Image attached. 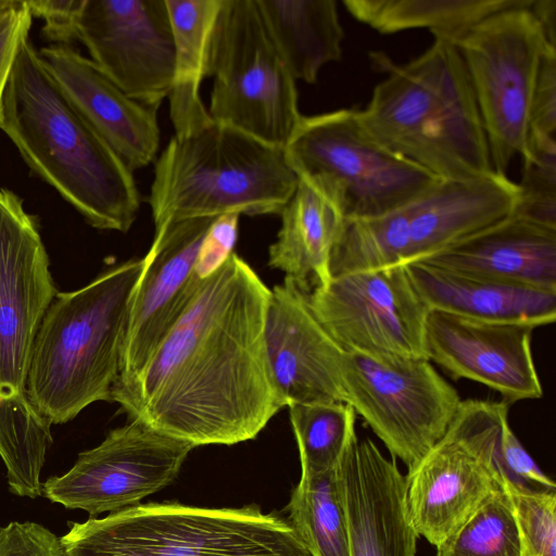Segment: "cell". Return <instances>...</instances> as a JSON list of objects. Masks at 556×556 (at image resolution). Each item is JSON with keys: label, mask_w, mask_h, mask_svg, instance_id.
Listing matches in <instances>:
<instances>
[{"label": "cell", "mask_w": 556, "mask_h": 556, "mask_svg": "<svg viewBox=\"0 0 556 556\" xmlns=\"http://www.w3.org/2000/svg\"><path fill=\"white\" fill-rule=\"evenodd\" d=\"M143 258L101 274L87 286L56 292L35 338L27 396L50 425L73 420L99 401H112L129 302Z\"/></svg>", "instance_id": "5b68a950"}, {"label": "cell", "mask_w": 556, "mask_h": 556, "mask_svg": "<svg viewBox=\"0 0 556 556\" xmlns=\"http://www.w3.org/2000/svg\"><path fill=\"white\" fill-rule=\"evenodd\" d=\"M285 152L298 177L323 178L340 190L348 219L379 216L439 180L377 142L356 109L302 115Z\"/></svg>", "instance_id": "7c38bea8"}, {"label": "cell", "mask_w": 556, "mask_h": 556, "mask_svg": "<svg viewBox=\"0 0 556 556\" xmlns=\"http://www.w3.org/2000/svg\"><path fill=\"white\" fill-rule=\"evenodd\" d=\"M528 324L490 321L430 311L429 361L454 379H468L498 392L511 405L540 399L542 384L533 362Z\"/></svg>", "instance_id": "ac0fdd59"}, {"label": "cell", "mask_w": 556, "mask_h": 556, "mask_svg": "<svg viewBox=\"0 0 556 556\" xmlns=\"http://www.w3.org/2000/svg\"><path fill=\"white\" fill-rule=\"evenodd\" d=\"M298 181L285 148L212 121L169 140L155 162L148 202L157 232L188 218L279 215Z\"/></svg>", "instance_id": "8992f818"}, {"label": "cell", "mask_w": 556, "mask_h": 556, "mask_svg": "<svg viewBox=\"0 0 556 556\" xmlns=\"http://www.w3.org/2000/svg\"><path fill=\"white\" fill-rule=\"evenodd\" d=\"M501 486L509 500L522 548L531 556H556V490L531 488L504 469Z\"/></svg>", "instance_id": "4dcf8cb0"}, {"label": "cell", "mask_w": 556, "mask_h": 556, "mask_svg": "<svg viewBox=\"0 0 556 556\" xmlns=\"http://www.w3.org/2000/svg\"><path fill=\"white\" fill-rule=\"evenodd\" d=\"M337 467L301 477L286 507L287 520L313 556H350Z\"/></svg>", "instance_id": "83f0119b"}, {"label": "cell", "mask_w": 556, "mask_h": 556, "mask_svg": "<svg viewBox=\"0 0 556 556\" xmlns=\"http://www.w3.org/2000/svg\"><path fill=\"white\" fill-rule=\"evenodd\" d=\"M498 458L503 469L513 479L556 490L554 481L543 473L515 435L509 426L508 416L503 418L501 425Z\"/></svg>", "instance_id": "74e56055"}, {"label": "cell", "mask_w": 556, "mask_h": 556, "mask_svg": "<svg viewBox=\"0 0 556 556\" xmlns=\"http://www.w3.org/2000/svg\"><path fill=\"white\" fill-rule=\"evenodd\" d=\"M293 78L314 84L342 55L344 31L334 0H257Z\"/></svg>", "instance_id": "484cf974"}, {"label": "cell", "mask_w": 556, "mask_h": 556, "mask_svg": "<svg viewBox=\"0 0 556 556\" xmlns=\"http://www.w3.org/2000/svg\"><path fill=\"white\" fill-rule=\"evenodd\" d=\"M288 407L300 453L301 477L334 469L357 439L353 407L345 403H295Z\"/></svg>", "instance_id": "f1b7e54d"}, {"label": "cell", "mask_w": 556, "mask_h": 556, "mask_svg": "<svg viewBox=\"0 0 556 556\" xmlns=\"http://www.w3.org/2000/svg\"><path fill=\"white\" fill-rule=\"evenodd\" d=\"M265 342L271 377L285 406L345 403L343 350L312 313L306 292L287 277L271 289Z\"/></svg>", "instance_id": "d6986e66"}, {"label": "cell", "mask_w": 556, "mask_h": 556, "mask_svg": "<svg viewBox=\"0 0 556 556\" xmlns=\"http://www.w3.org/2000/svg\"><path fill=\"white\" fill-rule=\"evenodd\" d=\"M66 556H313L287 518L258 506L149 503L74 522Z\"/></svg>", "instance_id": "52a82bcc"}, {"label": "cell", "mask_w": 556, "mask_h": 556, "mask_svg": "<svg viewBox=\"0 0 556 556\" xmlns=\"http://www.w3.org/2000/svg\"><path fill=\"white\" fill-rule=\"evenodd\" d=\"M31 16L43 21L42 33L52 45H65L77 40V26L84 0H31L26 1Z\"/></svg>", "instance_id": "d590c367"}, {"label": "cell", "mask_w": 556, "mask_h": 556, "mask_svg": "<svg viewBox=\"0 0 556 556\" xmlns=\"http://www.w3.org/2000/svg\"><path fill=\"white\" fill-rule=\"evenodd\" d=\"M350 556H416L406 480L369 439H355L338 467Z\"/></svg>", "instance_id": "ffe728a7"}, {"label": "cell", "mask_w": 556, "mask_h": 556, "mask_svg": "<svg viewBox=\"0 0 556 556\" xmlns=\"http://www.w3.org/2000/svg\"><path fill=\"white\" fill-rule=\"evenodd\" d=\"M279 215L281 227L268 264L304 292L327 283L331 253L346 219L340 190L323 178L299 177Z\"/></svg>", "instance_id": "603a6c76"}, {"label": "cell", "mask_w": 556, "mask_h": 556, "mask_svg": "<svg viewBox=\"0 0 556 556\" xmlns=\"http://www.w3.org/2000/svg\"><path fill=\"white\" fill-rule=\"evenodd\" d=\"M531 0H343L357 21L382 34L428 28L434 38L456 42L490 15Z\"/></svg>", "instance_id": "4316f807"}, {"label": "cell", "mask_w": 556, "mask_h": 556, "mask_svg": "<svg viewBox=\"0 0 556 556\" xmlns=\"http://www.w3.org/2000/svg\"><path fill=\"white\" fill-rule=\"evenodd\" d=\"M194 447L134 418L42 483V495L92 516L130 508L170 484Z\"/></svg>", "instance_id": "9a60e30c"}, {"label": "cell", "mask_w": 556, "mask_h": 556, "mask_svg": "<svg viewBox=\"0 0 556 556\" xmlns=\"http://www.w3.org/2000/svg\"><path fill=\"white\" fill-rule=\"evenodd\" d=\"M175 66L168 94L169 115L177 137L199 131L213 119L200 98L208 77L211 52L223 0H166Z\"/></svg>", "instance_id": "d4e9b609"}, {"label": "cell", "mask_w": 556, "mask_h": 556, "mask_svg": "<svg viewBox=\"0 0 556 556\" xmlns=\"http://www.w3.org/2000/svg\"><path fill=\"white\" fill-rule=\"evenodd\" d=\"M508 409L503 401H462L445 433L408 469V515L417 534L433 546L501 489L498 438Z\"/></svg>", "instance_id": "30bf717a"}, {"label": "cell", "mask_w": 556, "mask_h": 556, "mask_svg": "<svg viewBox=\"0 0 556 556\" xmlns=\"http://www.w3.org/2000/svg\"><path fill=\"white\" fill-rule=\"evenodd\" d=\"M38 53L66 99L132 172L154 161L160 146L156 109L128 97L72 46L50 45Z\"/></svg>", "instance_id": "44dd1931"}, {"label": "cell", "mask_w": 556, "mask_h": 556, "mask_svg": "<svg viewBox=\"0 0 556 556\" xmlns=\"http://www.w3.org/2000/svg\"><path fill=\"white\" fill-rule=\"evenodd\" d=\"M521 556H531L527 551L522 548Z\"/></svg>", "instance_id": "f35d334b"}, {"label": "cell", "mask_w": 556, "mask_h": 556, "mask_svg": "<svg viewBox=\"0 0 556 556\" xmlns=\"http://www.w3.org/2000/svg\"><path fill=\"white\" fill-rule=\"evenodd\" d=\"M429 311L541 327L556 318V291L468 275L418 261L405 265Z\"/></svg>", "instance_id": "cb8c5ba5"}, {"label": "cell", "mask_w": 556, "mask_h": 556, "mask_svg": "<svg viewBox=\"0 0 556 556\" xmlns=\"http://www.w3.org/2000/svg\"><path fill=\"white\" fill-rule=\"evenodd\" d=\"M341 383L345 403L407 469L441 439L463 401L424 358L343 351Z\"/></svg>", "instance_id": "4fadbf2b"}, {"label": "cell", "mask_w": 556, "mask_h": 556, "mask_svg": "<svg viewBox=\"0 0 556 556\" xmlns=\"http://www.w3.org/2000/svg\"><path fill=\"white\" fill-rule=\"evenodd\" d=\"M528 4L490 15L454 42L465 64L493 172L527 152L529 112L547 33Z\"/></svg>", "instance_id": "8fae6325"}, {"label": "cell", "mask_w": 556, "mask_h": 556, "mask_svg": "<svg viewBox=\"0 0 556 556\" xmlns=\"http://www.w3.org/2000/svg\"><path fill=\"white\" fill-rule=\"evenodd\" d=\"M518 192L516 182L494 172L439 179L379 216L346 218L331 253L330 276L424 261L510 216Z\"/></svg>", "instance_id": "ba28073f"}, {"label": "cell", "mask_w": 556, "mask_h": 556, "mask_svg": "<svg viewBox=\"0 0 556 556\" xmlns=\"http://www.w3.org/2000/svg\"><path fill=\"white\" fill-rule=\"evenodd\" d=\"M370 55L387 77L357 116L377 142L439 179L493 173L476 98L453 41L434 38L402 65L383 52Z\"/></svg>", "instance_id": "3957f363"}, {"label": "cell", "mask_w": 556, "mask_h": 556, "mask_svg": "<svg viewBox=\"0 0 556 556\" xmlns=\"http://www.w3.org/2000/svg\"><path fill=\"white\" fill-rule=\"evenodd\" d=\"M513 215L556 228V140L528 142Z\"/></svg>", "instance_id": "1f68e13d"}, {"label": "cell", "mask_w": 556, "mask_h": 556, "mask_svg": "<svg viewBox=\"0 0 556 556\" xmlns=\"http://www.w3.org/2000/svg\"><path fill=\"white\" fill-rule=\"evenodd\" d=\"M36 218L12 190L0 189V457L11 492L42 495L40 472L51 425L27 396L35 338L56 294Z\"/></svg>", "instance_id": "277c9868"}, {"label": "cell", "mask_w": 556, "mask_h": 556, "mask_svg": "<svg viewBox=\"0 0 556 556\" xmlns=\"http://www.w3.org/2000/svg\"><path fill=\"white\" fill-rule=\"evenodd\" d=\"M239 214L218 216L207 231L194 266L200 279H204L217 270L233 253L238 238Z\"/></svg>", "instance_id": "8d00e7d4"}, {"label": "cell", "mask_w": 556, "mask_h": 556, "mask_svg": "<svg viewBox=\"0 0 556 556\" xmlns=\"http://www.w3.org/2000/svg\"><path fill=\"white\" fill-rule=\"evenodd\" d=\"M271 290L236 253L202 279L149 363L111 399L131 417L193 444L254 439L285 407L267 358Z\"/></svg>", "instance_id": "6da1fadb"}, {"label": "cell", "mask_w": 556, "mask_h": 556, "mask_svg": "<svg viewBox=\"0 0 556 556\" xmlns=\"http://www.w3.org/2000/svg\"><path fill=\"white\" fill-rule=\"evenodd\" d=\"M0 556H66L61 539L43 526L13 521L0 529Z\"/></svg>", "instance_id": "e575fe53"}, {"label": "cell", "mask_w": 556, "mask_h": 556, "mask_svg": "<svg viewBox=\"0 0 556 556\" xmlns=\"http://www.w3.org/2000/svg\"><path fill=\"white\" fill-rule=\"evenodd\" d=\"M0 129L90 226L130 229L140 206L134 172L66 99L29 38L9 76Z\"/></svg>", "instance_id": "7a4b0ae2"}, {"label": "cell", "mask_w": 556, "mask_h": 556, "mask_svg": "<svg viewBox=\"0 0 556 556\" xmlns=\"http://www.w3.org/2000/svg\"><path fill=\"white\" fill-rule=\"evenodd\" d=\"M208 114L285 148L300 118L298 91L257 0H223L213 37Z\"/></svg>", "instance_id": "9c48e42d"}, {"label": "cell", "mask_w": 556, "mask_h": 556, "mask_svg": "<svg viewBox=\"0 0 556 556\" xmlns=\"http://www.w3.org/2000/svg\"><path fill=\"white\" fill-rule=\"evenodd\" d=\"M556 47L548 45L540 61L529 112V141L555 140Z\"/></svg>", "instance_id": "d6a6232c"}, {"label": "cell", "mask_w": 556, "mask_h": 556, "mask_svg": "<svg viewBox=\"0 0 556 556\" xmlns=\"http://www.w3.org/2000/svg\"><path fill=\"white\" fill-rule=\"evenodd\" d=\"M77 40L131 99L159 110L168 97L175 47L166 0H84Z\"/></svg>", "instance_id": "2e32d148"}, {"label": "cell", "mask_w": 556, "mask_h": 556, "mask_svg": "<svg viewBox=\"0 0 556 556\" xmlns=\"http://www.w3.org/2000/svg\"><path fill=\"white\" fill-rule=\"evenodd\" d=\"M33 16L26 1L0 0V109L9 76Z\"/></svg>", "instance_id": "836d02e7"}, {"label": "cell", "mask_w": 556, "mask_h": 556, "mask_svg": "<svg viewBox=\"0 0 556 556\" xmlns=\"http://www.w3.org/2000/svg\"><path fill=\"white\" fill-rule=\"evenodd\" d=\"M216 218H188L154 232L129 302L113 389L139 376L191 302L202 281L194 271L198 254Z\"/></svg>", "instance_id": "e0dca14e"}, {"label": "cell", "mask_w": 556, "mask_h": 556, "mask_svg": "<svg viewBox=\"0 0 556 556\" xmlns=\"http://www.w3.org/2000/svg\"><path fill=\"white\" fill-rule=\"evenodd\" d=\"M308 306L344 351L378 358L429 359V308L405 265L349 273L306 292Z\"/></svg>", "instance_id": "5bb4252c"}, {"label": "cell", "mask_w": 556, "mask_h": 556, "mask_svg": "<svg viewBox=\"0 0 556 556\" xmlns=\"http://www.w3.org/2000/svg\"><path fill=\"white\" fill-rule=\"evenodd\" d=\"M424 262L472 276L556 291V228L511 214Z\"/></svg>", "instance_id": "7402d4cb"}, {"label": "cell", "mask_w": 556, "mask_h": 556, "mask_svg": "<svg viewBox=\"0 0 556 556\" xmlns=\"http://www.w3.org/2000/svg\"><path fill=\"white\" fill-rule=\"evenodd\" d=\"M520 533L501 489L437 547V556H521Z\"/></svg>", "instance_id": "f546056e"}]
</instances>
